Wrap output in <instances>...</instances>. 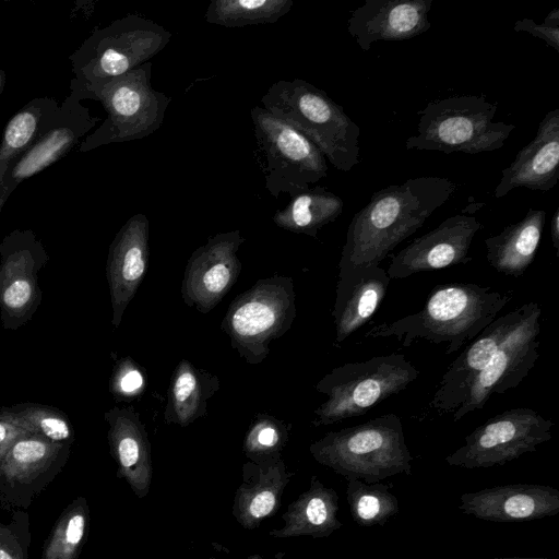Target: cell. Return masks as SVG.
<instances>
[{
	"mask_svg": "<svg viewBox=\"0 0 559 559\" xmlns=\"http://www.w3.org/2000/svg\"><path fill=\"white\" fill-rule=\"evenodd\" d=\"M448 178L423 176L374 192L352 218L338 265L379 266L455 191Z\"/></svg>",
	"mask_w": 559,
	"mask_h": 559,
	"instance_id": "cell-1",
	"label": "cell"
},
{
	"mask_svg": "<svg viewBox=\"0 0 559 559\" xmlns=\"http://www.w3.org/2000/svg\"><path fill=\"white\" fill-rule=\"evenodd\" d=\"M512 292L500 293L475 283L435 286L423 308L390 323L371 328L366 337H394L403 346L424 340L447 343L451 355L475 340L511 300Z\"/></svg>",
	"mask_w": 559,
	"mask_h": 559,
	"instance_id": "cell-2",
	"label": "cell"
},
{
	"mask_svg": "<svg viewBox=\"0 0 559 559\" xmlns=\"http://www.w3.org/2000/svg\"><path fill=\"white\" fill-rule=\"evenodd\" d=\"M152 67V61H147L112 79L90 83L70 81V90L81 100H97L107 114L106 119L80 143V152L141 140L160 128L171 97L153 87Z\"/></svg>",
	"mask_w": 559,
	"mask_h": 559,
	"instance_id": "cell-3",
	"label": "cell"
},
{
	"mask_svg": "<svg viewBox=\"0 0 559 559\" xmlns=\"http://www.w3.org/2000/svg\"><path fill=\"white\" fill-rule=\"evenodd\" d=\"M313 459L347 480L380 483L412 474V454L401 418L386 414L356 426L330 431L311 443Z\"/></svg>",
	"mask_w": 559,
	"mask_h": 559,
	"instance_id": "cell-4",
	"label": "cell"
},
{
	"mask_svg": "<svg viewBox=\"0 0 559 559\" xmlns=\"http://www.w3.org/2000/svg\"><path fill=\"white\" fill-rule=\"evenodd\" d=\"M263 108L308 138L338 170L359 163L360 129L323 90L302 79L274 82Z\"/></svg>",
	"mask_w": 559,
	"mask_h": 559,
	"instance_id": "cell-5",
	"label": "cell"
},
{
	"mask_svg": "<svg viewBox=\"0 0 559 559\" xmlns=\"http://www.w3.org/2000/svg\"><path fill=\"white\" fill-rule=\"evenodd\" d=\"M497 104L484 96H451L428 103L420 110L417 134L406 140L407 150L445 154H478L501 148L513 123L493 121Z\"/></svg>",
	"mask_w": 559,
	"mask_h": 559,
	"instance_id": "cell-6",
	"label": "cell"
},
{
	"mask_svg": "<svg viewBox=\"0 0 559 559\" xmlns=\"http://www.w3.org/2000/svg\"><path fill=\"white\" fill-rule=\"evenodd\" d=\"M419 374L403 354L374 356L332 369L316 384L328 396L314 411L316 427L358 417L405 390Z\"/></svg>",
	"mask_w": 559,
	"mask_h": 559,
	"instance_id": "cell-7",
	"label": "cell"
},
{
	"mask_svg": "<svg viewBox=\"0 0 559 559\" xmlns=\"http://www.w3.org/2000/svg\"><path fill=\"white\" fill-rule=\"evenodd\" d=\"M296 294L290 276L259 280L236 296L222 320L221 329L230 345L248 364L262 362L272 341L283 336L296 318Z\"/></svg>",
	"mask_w": 559,
	"mask_h": 559,
	"instance_id": "cell-8",
	"label": "cell"
},
{
	"mask_svg": "<svg viewBox=\"0 0 559 559\" xmlns=\"http://www.w3.org/2000/svg\"><path fill=\"white\" fill-rule=\"evenodd\" d=\"M170 38L163 25L127 14L95 29L69 57L72 73L81 83L119 76L151 61Z\"/></svg>",
	"mask_w": 559,
	"mask_h": 559,
	"instance_id": "cell-9",
	"label": "cell"
},
{
	"mask_svg": "<svg viewBox=\"0 0 559 559\" xmlns=\"http://www.w3.org/2000/svg\"><path fill=\"white\" fill-rule=\"evenodd\" d=\"M250 116L258 148L263 157L265 189L278 198L292 197L310 188L328 175L323 153L301 132L254 106Z\"/></svg>",
	"mask_w": 559,
	"mask_h": 559,
	"instance_id": "cell-10",
	"label": "cell"
},
{
	"mask_svg": "<svg viewBox=\"0 0 559 559\" xmlns=\"http://www.w3.org/2000/svg\"><path fill=\"white\" fill-rule=\"evenodd\" d=\"M554 425L528 407L507 409L468 433L464 444L445 457V463L467 469L507 464L549 441Z\"/></svg>",
	"mask_w": 559,
	"mask_h": 559,
	"instance_id": "cell-11",
	"label": "cell"
},
{
	"mask_svg": "<svg viewBox=\"0 0 559 559\" xmlns=\"http://www.w3.org/2000/svg\"><path fill=\"white\" fill-rule=\"evenodd\" d=\"M49 255L31 229H14L0 242V320L5 330H17L41 302L38 273Z\"/></svg>",
	"mask_w": 559,
	"mask_h": 559,
	"instance_id": "cell-12",
	"label": "cell"
},
{
	"mask_svg": "<svg viewBox=\"0 0 559 559\" xmlns=\"http://www.w3.org/2000/svg\"><path fill=\"white\" fill-rule=\"evenodd\" d=\"M71 447L34 433L20 437L0 463V508L28 509L61 473Z\"/></svg>",
	"mask_w": 559,
	"mask_h": 559,
	"instance_id": "cell-13",
	"label": "cell"
},
{
	"mask_svg": "<svg viewBox=\"0 0 559 559\" xmlns=\"http://www.w3.org/2000/svg\"><path fill=\"white\" fill-rule=\"evenodd\" d=\"M540 318L542 308L533 301L521 323L474 379L465 401L453 413L454 421L483 408L493 394L515 389L524 380L539 357Z\"/></svg>",
	"mask_w": 559,
	"mask_h": 559,
	"instance_id": "cell-14",
	"label": "cell"
},
{
	"mask_svg": "<svg viewBox=\"0 0 559 559\" xmlns=\"http://www.w3.org/2000/svg\"><path fill=\"white\" fill-rule=\"evenodd\" d=\"M99 121L70 90L36 140L7 170L0 187V213L22 181L67 155Z\"/></svg>",
	"mask_w": 559,
	"mask_h": 559,
	"instance_id": "cell-15",
	"label": "cell"
},
{
	"mask_svg": "<svg viewBox=\"0 0 559 559\" xmlns=\"http://www.w3.org/2000/svg\"><path fill=\"white\" fill-rule=\"evenodd\" d=\"M245 237L239 229L219 233L190 255L181 284L185 304L207 313L236 283L241 262L237 255Z\"/></svg>",
	"mask_w": 559,
	"mask_h": 559,
	"instance_id": "cell-16",
	"label": "cell"
},
{
	"mask_svg": "<svg viewBox=\"0 0 559 559\" xmlns=\"http://www.w3.org/2000/svg\"><path fill=\"white\" fill-rule=\"evenodd\" d=\"M481 227V223L471 215L457 214L444 219L393 255L388 276L402 280L416 273L467 263L473 239Z\"/></svg>",
	"mask_w": 559,
	"mask_h": 559,
	"instance_id": "cell-17",
	"label": "cell"
},
{
	"mask_svg": "<svg viewBox=\"0 0 559 559\" xmlns=\"http://www.w3.org/2000/svg\"><path fill=\"white\" fill-rule=\"evenodd\" d=\"M533 301L496 318L447 368L429 403L441 413H454L465 401L477 374L506 337L521 323Z\"/></svg>",
	"mask_w": 559,
	"mask_h": 559,
	"instance_id": "cell-18",
	"label": "cell"
},
{
	"mask_svg": "<svg viewBox=\"0 0 559 559\" xmlns=\"http://www.w3.org/2000/svg\"><path fill=\"white\" fill-rule=\"evenodd\" d=\"M150 223L145 214L132 215L109 246L106 277L111 301V324L117 329L142 283L148 262Z\"/></svg>",
	"mask_w": 559,
	"mask_h": 559,
	"instance_id": "cell-19",
	"label": "cell"
},
{
	"mask_svg": "<svg viewBox=\"0 0 559 559\" xmlns=\"http://www.w3.org/2000/svg\"><path fill=\"white\" fill-rule=\"evenodd\" d=\"M459 508L466 515L497 523L539 520L559 513V490L532 484L495 486L463 493Z\"/></svg>",
	"mask_w": 559,
	"mask_h": 559,
	"instance_id": "cell-20",
	"label": "cell"
},
{
	"mask_svg": "<svg viewBox=\"0 0 559 559\" xmlns=\"http://www.w3.org/2000/svg\"><path fill=\"white\" fill-rule=\"evenodd\" d=\"M432 0H366L352 11L347 31L364 51L378 40H406L427 32Z\"/></svg>",
	"mask_w": 559,
	"mask_h": 559,
	"instance_id": "cell-21",
	"label": "cell"
},
{
	"mask_svg": "<svg viewBox=\"0 0 559 559\" xmlns=\"http://www.w3.org/2000/svg\"><path fill=\"white\" fill-rule=\"evenodd\" d=\"M495 189L497 199L515 188L547 192L559 178V109L545 115L534 139L515 155L501 173Z\"/></svg>",
	"mask_w": 559,
	"mask_h": 559,
	"instance_id": "cell-22",
	"label": "cell"
},
{
	"mask_svg": "<svg viewBox=\"0 0 559 559\" xmlns=\"http://www.w3.org/2000/svg\"><path fill=\"white\" fill-rule=\"evenodd\" d=\"M108 424L110 454L117 476L124 479L134 495L145 498L153 478L151 443L145 425L133 406H114L104 414Z\"/></svg>",
	"mask_w": 559,
	"mask_h": 559,
	"instance_id": "cell-23",
	"label": "cell"
},
{
	"mask_svg": "<svg viewBox=\"0 0 559 559\" xmlns=\"http://www.w3.org/2000/svg\"><path fill=\"white\" fill-rule=\"evenodd\" d=\"M338 269L332 316L335 342L342 343L377 312L386 295L390 277L380 266L338 265Z\"/></svg>",
	"mask_w": 559,
	"mask_h": 559,
	"instance_id": "cell-24",
	"label": "cell"
},
{
	"mask_svg": "<svg viewBox=\"0 0 559 559\" xmlns=\"http://www.w3.org/2000/svg\"><path fill=\"white\" fill-rule=\"evenodd\" d=\"M243 473L249 480L245 478L236 491L233 514L242 527L252 530L278 510L292 474L282 459L261 465L249 462Z\"/></svg>",
	"mask_w": 559,
	"mask_h": 559,
	"instance_id": "cell-25",
	"label": "cell"
},
{
	"mask_svg": "<svg viewBox=\"0 0 559 559\" xmlns=\"http://www.w3.org/2000/svg\"><path fill=\"white\" fill-rule=\"evenodd\" d=\"M546 212L530 209L518 223L506 226L496 236L485 239L487 261L497 272L522 276L533 263L538 249Z\"/></svg>",
	"mask_w": 559,
	"mask_h": 559,
	"instance_id": "cell-26",
	"label": "cell"
},
{
	"mask_svg": "<svg viewBox=\"0 0 559 559\" xmlns=\"http://www.w3.org/2000/svg\"><path fill=\"white\" fill-rule=\"evenodd\" d=\"M338 496L333 488L324 486L312 476L310 487L293 501L282 519L285 524L273 530L270 536L276 538L311 536L326 537L342 527L337 519Z\"/></svg>",
	"mask_w": 559,
	"mask_h": 559,
	"instance_id": "cell-27",
	"label": "cell"
},
{
	"mask_svg": "<svg viewBox=\"0 0 559 559\" xmlns=\"http://www.w3.org/2000/svg\"><path fill=\"white\" fill-rule=\"evenodd\" d=\"M219 389L215 374L181 359L171 376L164 411L166 424L187 427L206 415L207 401Z\"/></svg>",
	"mask_w": 559,
	"mask_h": 559,
	"instance_id": "cell-28",
	"label": "cell"
},
{
	"mask_svg": "<svg viewBox=\"0 0 559 559\" xmlns=\"http://www.w3.org/2000/svg\"><path fill=\"white\" fill-rule=\"evenodd\" d=\"M344 202L324 187L317 186L290 198L288 204L273 215L276 226L317 238L318 231L343 212Z\"/></svg>",
	"mask_w": 559,
	"mask_h": 559,
	"instance_id": "cell-29",
	"label": "cell"
},
{
	"mask_svg": "<svg viewBox=\"0 0 559 559\" xmlns=\"http://www.w3.org/2000/svg\"><path fill=\"white\" fill-rule=\"evenodd\" d=\"M58 107L52 97H36L8 121L0 142V187L9 167L36 140Z\"/></svg>",
	"mask_w": 559,
	"mask_h": 559,
	"instance_id": "cell-30",
	"label": "cell"
},
{
	"mask_svg": "<svg viewBox=\"0 0 559 559\" xmlns=\"http://www.w3.org/2000/svg\"><path fill=\"white\" fill-rule=\"evenodd\" d=\"M293 5V0H212L204 19L224 27L271 24L287 14Z\"/></svg>",
	"mask_w": 559,
	"mask_h": 559,
	"instance_id": "cell-31",
	"label": "cell"
},
{
	"mask_svg": "<svg viewBox=\"0 0 559 559\" xmlns=\"http://www.w3.org/2000/svg\"><path fill=\"white\" fill-rule=\"evenodd\" d=\"M90 527L86 498L76 497L60 514L43 547L40 559H78Z\"/></svg>",
	"mask_w": 559,
	"mask_h": 559,
	"instance_id": "cell-32",
	"label": "cell"
},
{
	"mask_svg": "<svg viewBox=\"0 0 559 559\" xmlns=\"http://www.w3.org/2000/svg\"><path fill=\"white\" fill-rule=\"evenodd\" d=\"M0 414L29 433L52 442L72 445L74 429L66 413L38 403H19L0 408Z\"/></svg>",
	"mask_w": 559,
	"mask_h": 559,
	"instance_id": "cell-33",
	"label": "cell"
},
{
	"mask_svg": "<svg viewBox=\"0 0 559 559\" xmlns=\"http://www.w3.org/2000/svg\"><path fill=\"white\" fill-rule=\"evenodd\" d=\"M346 499L354 522L359 526L383 525L399 512V501L381 483L347 480Z\"/></svg>",
	"mask_w": 559,
	"mask_h": 559,
	"instance_id": "cell-34",
	"label": "cell"
},
{
	"mask_svg": "<svg viewBox=\"0 0 559 559\" xmlns=\"http://www.w3.org/2000/svg\"><path fill=\"white\" fill-rule=\"evenodd\" d=\"M287 440L288 429L283 420L259 414L246 432L242 450L250 462L266 464L281 459Z\"/></svg>",
	"mask_w": 559,
	"mask_h": 559,
	"instance_id": "cell-35",
	"label": "cell"
},
{
	"mask_svg": "<svg viewBox=\"0 0 559 559\" xmlns=\"http://www.w3.org/2000/svg\"><path fill=\"white\" fill-rule=\"evenodd\" d=\"M29 516L25 510H12L10 521L0 523V559H28Z\"/></svg>",
	"mask_w": 559,
	"mask_h": 559,
	"instance_id": "cell-36",
	"label": "cell"
},
{
	"mask_svg": "<svg viewBox=\"0 0 559 559\" xmlns=\"http://www.w3.org/2000/svg\"><path fill=\"white\" fill-rule=\"evenodd\" d=\"M143 370L131 357L119 359L109 381V391L118 402H129L145 390L146 379Z\"/></svg>",
	"mask_w": 559,
	"mask_h": 559,
	"instance_id": "cell-37",
	"label": "cell"
},
{
	"mask_svg": "<svg viewBox=\"0 0 559 559\" xmlns=\"http://www.w3.org/2000/svg\"><path fill=\"white\" fill-rule=\"evenodd\" d=\"M515 32H525L543 39L548 46L559 52V9L555 8L545 17L542 24L524 17L515 22Z\"/></svg>",
	"mask_w": 559,
	"mask_h": 559,
	"instance_id": "cell-38",
	"label": "cell"
},
{
	"mask_svg": "<svg viewBox=\"0 0 559 559\" xmlns=\"http://www.w3.org/2000/svg\"><path fill=\"white\" fill-rule=\"evenodd\" d=\"M29 433L0 414V463L11 445L22 436Z\"/></svg>",
	"mask_w": 559,
	"mask_h": 559,
	"instance_id": "cell-39",
	"label": "cell"
},
{
	"mask_svg": "<svg viewBox=\"0 0 559 559\" xmlns=\"http://www.w3.org/2000/svg\"><path fill=\"white\" fill-rule=\"evenodd\" d=\"M550 236L557 257H559V207L556 209L550 221Z\"/></svg>",
	"mask_w": 559,
	"mask_h": 559,
	"instance_id": "cell-40",
	"label": "cell"
},
{
	"mask_svg": "<svg viewBox=\"0 0 559 559\" xmlns=\"http://www.w3.org/2000/svg\"><path fill=\"white\" fill-rule=\"evenodd\" d=\"M5 80H7L5 72L2 69H0V94L2 93V91L4 88Z\"/></svg>",
	"mask_w": 559,
	"mask_h": 559,
	"instance_id": "cell-41",
	"label": "cell"
},
{
	"mask_svg": "<svg viewBox=\"0 0 559 559\" xmlns=\"http://www.w3.org/2000/svg\"><path fill=\"white\" fill-rule=\"evenodd\" d=\"M486 559H546V558H519V557H503V558H486Z\"/></svg>",
	"mask_w": 559,
	"mask_h": 559,
	"instance_id": "cell-42",
	"label": "cell"
}]
</instances>
